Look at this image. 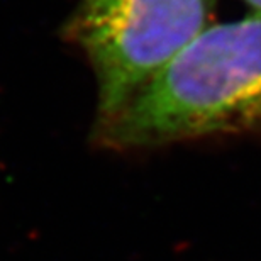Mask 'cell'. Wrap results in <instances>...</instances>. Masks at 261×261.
<instances>
[{
	"label": "cell",
	"instance_id": "7a4b0ae2",
	"mask_svg": "<svg viewBox=\"0 0 261 261\" xmlns=\"http://www.w3.org/2000/svg\"><path fill=\"white\" fill-rule=\"evenodd\" d=\"M217 0H78L65 36L97 82L95 130L111 124L203 29Z\"/></svg>",
	"mask_w": 261,
	"mask_h": 261
},
{
	"label": "cell",
	"instance_id": "6da1fadb",
	"mask_svg": "<svg viewBox=\"0 0 261 261\" xmlns=\"http://www.w3.org/2000/svg\"><path fill=\"white\" fill-rule=\"evenodd\" d=\"M261 130V14L207 25L141 88L97 143L148 149Z\"/></svg>",
	"mask_w": 261,
	"mask_h": 261
},
{
	"label": "cell",
	"instance_id": "3957f363",
	"mask_svg": "<svg viewBox=\"0 0 261 261\" xmlns=\"http://www.w3.org/2000/svg\"><path fill=\"white\" fill-rule=\"evenodd\" d=\"M244 4L253 14H261V0H244Z\"/></svg>",
	"mask_w": 261,
	"mask_h": 261
}]
</instances>
